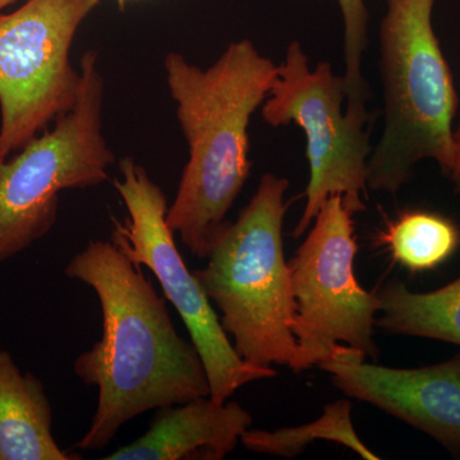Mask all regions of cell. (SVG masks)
I'll list each match as a JSON object with an SVG mask.
<instances>
[{"label":"cell","instance_id":"15","mask_svg":"<svg viewBox=\"0 0 460 460\" xmlns=\"http://www.w3.org/2000/svg\"><path fill=\"white\" fill-rule=\"evenodd\" d=\"M319 440L343 445L366 460L380 459L357 435L352 422V404L347 399L325 405L323 416L307 425L275 431L248 429L241 438V443L251 452L281 458H295Z\"/></svg>","mask_w":460,"mask_h":460},{"label":"cell","instance_id":"5","mask_svg":"<svg viewBox=\"0 0 460 460\" xmlns=\"http://www.w3.org/2000/svg\"><path fill=\"white\" fill-rule=\"evenodd\" d=\"M74 107L0 162V263L40 241L57 222L60 192L108 181L115 156L102 132L104 78L98 54L81 59Z\"/></svg>","mask_w":460,"mask_h":460},{"label":"cell","instance_id":"7","mask_svg":"<svg viewBox=\"0 0 460 460\" xmlns=\"http://www.w3.org/2000/svg\"><path fill=\"white\" fill-rule=\"evenodd\" d=\"M113 184L128 217L123 220L113 217L111 242L159 281L164 298L180 314L201 358L210 398L226 402L242 386L277 376L272 367L242 359L233 347L213 304L178 250L174 232L166 223L168 199L146 169L132 157H124L119 178Z\"/></svg>","mask_w":460,"mask_h":460},{"label":"cell","instance_id":"18","mask_svg":"<svg viewBox=\"0 0 460 460\" xmlns=\"http://www.w3.org/2000/svg\"><path fill=\"white\" fill-rule=\"evenodd\" d=\"M14 2H16V0H0V12L7 8L8 5L13 4Z\"/></svg>","mask_w":460,"mask_h":460},{"label":"cell","instance_id":"4","mask_svg":"<svg viewBox=\"0 0 460 460\" xmlns=\"http://www.w3.org/2000/svg\"><path fill=\"white\" fill-rule=\"evenodd\" d=\"M435 0H387L378 30L385 122L367 165V189L395 195L420 162L450 164L459 100L432 26Z\"/></svg>","mask_w":460,"mask_h":460},{"label":"cell","instance_id":"12","mask_svg":"<svg viewBox=\"0 0 460 460\" xmlns=\"http://www.w3.org/2000/svg\"><path fill=\"white\" fill-rule=\"evenodd\" d=\"M53 435V408L44 384L0 350V460H77Z\"/></svg>","mask_w":460,"mask_h":460},{"label":"cell","instance_id":"3","mask_svg":"<svg viewBox=\"0 0 460 460\" xmlns=\"http://www.w3.org/2000/svg\"><path fill=\"white\" fill-rule=\"evenodd\" d=\"M289 181L262 175L255 195L230 222L205 268L193 271L239 357L251 365L313 367L295 334V296L284 256L283 226Z\"/></svg>","mask_w":460,"mask_h":460},{"label":"cell","instance_id":"8","mask_svg":"<svg viewBox=\"0 0 460 460\" xmlns=\"http://www.w3.org/2000/svg\"><path fill=\"white\" fill-rule=\"evenodd\" d=\"M99 2L29 0L0 12V162L74 107L81 74L71 48Z\"/></svg>","mask_w":460,"mask_h":460},{"label":"cell","instance_id":"10","mask_svg":"<svg viewBox=\"0 0 460 460\" xmlns=\"http://www.w3.org/2000/svg\"><path fill=\"white\" fill-rule=\"evenodd\" d=\"M349 345L338 344L320 362L332 385L434 438L460 454V353L420 368H393L366 362Z\"/></svg>","mask_w":460,"mask_h":460},{"label":"cell","instance_id":"19","mask_svg":"<svg viewBox=\"0 0 460 460\" xmlns=\"http://www.w3.org/2000/svg\"><path fill=\"white\" fill-rule=\"evenodd\" d=\"M118 2H119L120 5H124L126 4L127 0H118Z\"/></svg>","mask_w":460,"mask_h":460},{"label":"cell","instance_id":"6","mask_svg":"<svg viewBox=\"0 0 460 460\" xmlns=\"http://www.w3.org/2000/svg\"><path fill=\"white\" fill-rule=\"evenodd\" d=\"M344 102L343 75H335L329 62L311 69L301 42H290L261 115L269 126L296 124L305 132L310 181L295 238L310 229L330 196H343L353 214L366 210L367 165L374 150L366 128L371 114L367 109L344 108Z\"/></svg>","mask_w":460,"mask_h":460},{"label":"cell","instance_id":"11","mask_svg":"<svg viewBox=\"0 0 460 460\" xmlns=\"http://www.w3.org/2000/svg\"><path fill=\"white\" fill-rule=\"evenodd\" d=\"M252 416L237 402L210 396L159 408L150 429L105 460H222L252 426Z\"/></svg>","mask_w":460,"mask_h":460},{"label":"cell","instance_id":"1","mask_svg":"<svg viewBox=\"0 0 460 460\" xmlns=\"http://www.w3.org/2000/svg\"><path fill=\"white\" fill-rule=\"evenodd\" d=\"M65 274L95 292L102 314V338L74 363L75 376L98 389L77 449H105L136 417L210 396L198 350L178 334L166 299L113 242L90 241Z\"/></svg>","mask_w":460,"mask_h":460},{"label":"cell","instance_id":"2","mask_svg":"<svg viewBox=\"0 0 460 460\" xmlns=\"http://www.w3.org/2000/svg\"><path fill=\"white\" fill-rule=\"evenodd\" d=\"M164 68L190 151L166 223L192 255L206 260L250 177L248 126L270 93L278 66L244 39L208 68L180 53H169Z\"/></svg>","mask_w":460,"mask_h":460},{"label":"cell","instance_id":"17","mask_svg":"<svg viewBox=\"0 0 460 460\" xmlns=\"http://www.w3.org/2000/svg\"><path fill=\"white\" fill-rule=\"evenodd\" d=\"M443 172L452 181L454 190L460 196V126L454 131L452 159L447 171Z\"/></svg>","mask_w":460,"mask_h":460},{"label":"cell","instance_id":"9","mask_svg":"<svg viewBox=\"0 0 460 460\" xmlns=\"http://www.w3.org/2000/svg\"><path fill=\"white\" fill-rule=\"evenodd\" d=\"M353 213L341 195L321 206L307 238L288 261L296 302L293 334L311 365L328 359L338 344L377 358L374 339L380 301L354 275L358 252Z\"/></svg>","mask_w":460,"mask_h":460},{"label":"cell","instance_id":"13","mask_svg":"<svg viewBox=\"0 0 460 460\" xmlns=\"http://www.w3.org/2000/svg\"><path fill=\"white\" fill-rule=\"evenodd\" d=\"M376 328L392 334L435 339L460 345V278L431 292H411L402 281L376 293Z\"/></svg>","mask_w":460,"mask_h":460},{"label":"cell","instance_id":"14","mask_svg":"<svg viewBox=\"0 0 460 460\" xmlns=\"http://www.w3.org/2000/svg\"><path fill=\"white\" fill-rule=\"evenodd\" d=\"M375 243L385 247L394 261L411 272L434 270L460 246V229L453 220L426 210H407L387 222Z\"/></svg>","mask_w":460,"mask_h":460},{"label":"cell","instance_id":"16","mask_svg":"<svg viewBox=\"0 0 460 460\" xmlns=\"http://www.w3.org/2000/svg\"><path fill=\"white\" fill-rule=\"evenodd\" d=\"M344 22V81L347 105L365 109L371 98L370 86L362 74L367 48L368 11L365 0H338Z\"/></svg>","mask_w":460,"mask_h":460}]
</instances>
